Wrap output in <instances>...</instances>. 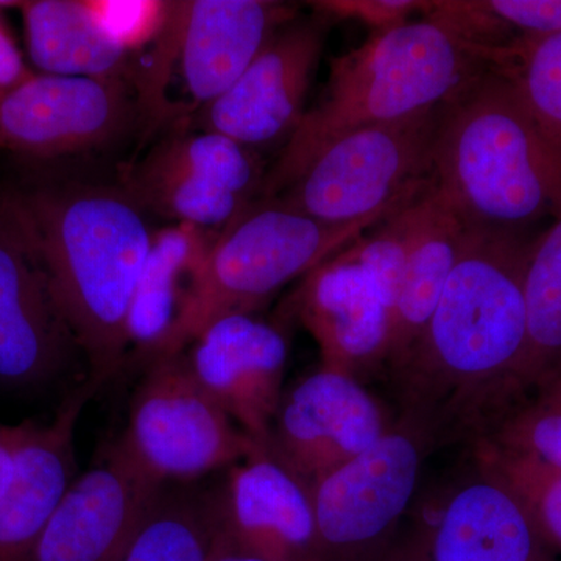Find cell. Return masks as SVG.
<instances>
[{
  "label": "cell",
  "mask_w": 561,
  "mask_h": 561,
  "mask_svg": "<svg viewBox=\"0 0 561 561\" xmlns=\"http://www.w3.org/2000/svg\"><path fill=\"white\" fill-rule=\"evenodd\" d=\"M530 249L516 232L468 228L430 323L393 375L402 412L430 423L442 440H476L515 398Z\"/></svg>",
  "instance_id": "6da1fadb"
},
{
  "label": "cell",
  "mask_w": 561,
  "mask_h": 561,
  "mask_svg": "<svg viewBox=\"0 0 561 561\" xmlns=\"http://www.w3.org/2000/svg\"><path fill=\"white\" fill-rule=\"evenodd\" d=\"M58 308L102 386L128 357L127 321L151 236L121 187L44 184L10 192Z\"/></svg>",
  "instance_id": "7a4b0ae2"
},
{
  "label": "cell",
  "mask_w": 561,
  "mask_h": 561,
  "mask_svg": "<svg viewBox=\"0 0 561 561\" xmlns=\"http://www.w3.org/2000/svg\"><path fill=\"white\" fill-rule=\"evenodd\" d=\"M489 68L482 50L430 18L371 33L359 49L331 61L327 90L287 139L257 202L278 197L334 140L438 108Z\"/></svg>",
  "instance_id": "3957f363"
},
{
  "label": "cell",
  "mask_w": 561,
  "mask_h": 561,
  "mask_svg": "<svg viewBox=\"0 0 561 561\" xmlns=\"http://www.w3.org/2000/svg\"><path fill=\"white\" fill-rule=\"evenodd\" d=\"M432 181L474 230L515 232L561 217V153L494 68L443 105Z\"/></svg>",
  "instance_id": "277c9868"
},
{
  "label": "cell",
  "mask_w": 561,
  "mask_h": 561,
  "mask_svg": "<svg viewBox=\"0 0 561 561\" xmlns=\"http://www.w3.org/2000/svg\"><path fill=\"white\" fill-rule=\"evenodd\" d=\"M442 108L342 136L273 201L323 224L386 220L431 183Z\"/></svg>",
  "instance_id": "5b68a950"
},
{
  "label": "cell",
  "mask_w": 561,
  "mask_h": 561,
  "mask_svg": "<svg viewBox=\"0 0 561 561\" xmlns=\"http://www.w3.org/2000/svg\"><path fill=\"white\" fill-rule=\"evenodd\" d=\"M378 224H323L275 201L254 203L220 232L210 250L184 351L214 320L253 313L287 283L348 249L362 231Z\"/></svg>",
  "instance_id": "8992f818"
},
{
  "label": "cell",
  "mask_w": 561,
  "mask_h": 561,
  "mask_svg": "<svg viewBox=\"0 0 561 561\" xmlns=\"http://www.w3.org/2000/svg\"><path fill=\"white\" fill-rule=\"evenodd\" d=\"M440 435L402 412L367 451L311 486L320 561H381L400 540L424 460Z\"/></svg>",
  "instance_id": "52a82bcc"
},
{
  "label": "cell",
  "mask_w": 561,
  "mask_h": 561,
  "mask_svg": "<svg viewBox=\"0 0 561 561\" xmlns=\"http://www.w3.org/2000/svg\"><path fill=\"white\" fill-rule=\"evenodd\" d=\"M297 9L268 0H180L171 3L168 24L149 60L136 65L139 110L161 117L173 62L191 99L205 108L230 90L262 47L295 20Z\"/></svg>",
  "instance_id": "ba28073f"
},
{
  "label": "cell",
  "mask_w": 561,
  "mask_h": 561,
  "mask_svg": "<svg viewBox=\"0 0 561 561\" xmlns=\"http://www.w3.org/2000/svg\"><path fill=\"white\" fill-rule=\"evenodd\" d=\"M119 440L165 485L231 468L260 448L203 389L184 353L146 365Z\"/></svg>",
  "instance_id": "9c48e42d"
},
{
  "label": "cell",
  "mask_w": 561,
  "mask_h": 561,
  "mask_svg": "<svg viewBox=\"0 0 561 561\" xmlns=\"http://www.w3.org/2000/svg\"><path fill=\"white\" fill-rule=\"evenodd\" d=\"M254 150L216 131L181 133L125 169L121 190L144 213L224 231L261 195Z\"/></svg>",
  "instance_id": "30bf717a"
},
{
  "label": "cell",
  "mask_w": 561,
  "mask_h": 561,
  "mask_svg": "<svg viewBox=\"0 0 561 561\" xmlns=\"http://www.w3.org/2000/svg\"><path fill=\"white\" fill-rule=\"evenodd\" d=\"M81 353L11 194L0 197V386L36 390Z\"/></svg>",
  "instance_id": "8fae6325"
},
{
  "label": "cell",
  "mask_w": 561,
  "mask_h": 561,
  "mask_svg": "<svg viewBox=\"0 0 561 561\" xmlns=\"http://www.w3.org/2000/svg\"><path fill=\"white\" fill-rule=\"evenodd\" d=\"M390 426L364 382L321 365L284 389L262 449L311 490L367 451Z\"/></svg>",
  "instance_id": "7c38bea8"
},
{
  "label": "cell",
  "mask_w": 561,
  "mask_h": 561,
  "mask_svg": "<svg viewBox=\"0 0 561 561\" xmlns=\"http://www.w3.org/2000/svg\"><path fill=\"white\" fill-rule=\"evenodd\" d=\"M128 81L33 73L0 95V149L55 160L101 149L139 110Z\"/></svg>",
  "instance_id": "4fadbf2b"
},
{
  "label": "cell",
  "mask_w": 561,
  "mask_h": 561,
  "mask_svg": "<svg viewBox=\"0 0 561 561\" xmlns=\"http://www.w3.org/2000/svg\"><path fill=\"white\" fill-rule=\"evenodd\" d=\"M165 483L151 478L121 440L70 483L32 561H121Z\"/></svg>",
  "instance_id": "5bb4252c"
},
{
  "label": "cell",
  "mask_w": 561,
  "mask_h": 561,
  "mask_svg": "<svg viewBox=\"0 0 561 561\" xmlns=\"http://www.w3.org/2000/svg\"><path fill=\"white\" fill-rule=\"evenodd\" d=\"M328 21L294 20L279 28L230 90L203 108V130L220 133L251 150L289 139L306 114Z\"/></svg>",
  "instance_id": "9a60e30c"
},
{
  "label": "cell",
  "mask_w": 561,
  "mask_h": 561,
  "mask_svg": "<svg viewBox=\"0 0 561 561\" xmlns=\"http://www.w3.org/2000/svg\"><path fill=\"white\" fill-rule=\"evenodd\" d=\"M187 348L195 379L264 448L286 389L289 345L283 332L251 313H231L203 328Z\"/></svg>",
  "instance_id": "2e32d148"
},
{
  "label": "cell",
  "mask_w": 561,
  "mask_h": 561,
  "mask_svg": "<svg viewBox=\"0 0 561 561\" xmlns=\"http://www.w3.org/2000/svg\"><path fill=\"white\" fill-rule=\"evenodd\" d=\"M101 387L88 378L49 423L5 426L14 470L0 496V561H32L41 535L77 478V423Z\"/></svg>",
  "instance_id": "e0dca14e"
},
{
  "label": "cell",
  "mask_w": 561,
  "mask_h": 561,
  "mask_svg": "<svg viewBox=\"0 0 561 561\" xmlns=\"http://www.w3.org/2000/svg\"><path fill=\"white\" fill-rule=\"evenodd\" d=\"M294 309L319 345L324 367L360 382L387 368L389 305L370 276L342 251L305 276Z\"/></svg>",
  "instance_id": "ac0fdd59"
},
{
  "label": "cell",
  "mask_w": 561,
  "mask_h": 561,
  "mask_svg": "<svg viewBox=\"0 0 561 561\" xmlns=\"http://www.w3.org/2000/svg\"><path fill=\"white\" fill-rule=\"evenodd\" d=\"M217 494L220 530L264 561H320L311 490L257 448L228 468Z\"/></svg>",
  "instance_id": "d6986e66"
},
{
  "label": "cell",
  "mask_w": 561,
  "mask_h": 561,
  "mask_svg": "<svg viewBox=\"0 0 561 561\" xmlns=\"http://www.w3.org/2000/svg\"><path fill=\"white\" fill-rule=\"evenodd\" d=\"M220 232L173 224L151 236L127 321L128 354L133 351L144 367L184 353V334Z\"/></svg>",
  "instance_id": "ffe728a7"
},
{
  "label": "cell",
  "mask_w": 561,
  "mask_h": 561,
  "mask_svg": "<svg viewBox=\"0 0 561 561\" xmlns=\"http://www.w3.org/2000/svg\"><path fill=\"white\" fill-rule=\"evenodd\" d=\"M427 556L430 561L556 560L522 502L479 457L427 537Z\"/></svg>",
  "instance_id": "44dd1931"
},
{
  "label": "cell",
  "mask_w": 561,
  "mask_h": 561,
  "mask_svg": "<svg viewBox=\"0 0 561 561\" xmlns=\"http://www.w3.org/2000/svg\"><path fill=\"white\" fill-rule=\"evenodd\" d=\"M409 225L408 264L391 312L389 360L393 376L430 323L454 265L459 260L468 227L431 181L405 206Z\"/></svg>",
  "instance_id": "7402d4cb"
},
{
  "label": "cell",
  "mask_w": 561,
  "mask_h": 561,
  "mask_svg": "<svg viewBox=\"0 0 561 561\" xmlns=\"http://www.w3.org/2000/svg\"><path fill=\"white\" fill-rule=\"evenodd\" d=\"M20 9L28 54L44 73L121 79L133 87V57L99 32L84 0H31Z\"/></svg>",
  "instance_id": "603a6c76"
},
{
  "label": "cell",
  "mask_w": 561,
  "mask_h": 561,
  "mask_svg": "<svg viewBox=\"0 0 561 561\" xmlns=\"http://www.w3.org/2000/svg\"><path fill=\"white\" fill-rule=\"evenodd\" d=\"M524 301L527 341L513 401L561 371V217L531 243Z\"/></svg>",
  "instance_id": "cb8c5ba5"
},
{
  "label": "cell",
  "mask_w": 561,
  "mask_h": 561,
  "mask_svg": "<svg viewBox=\"0 0 561 561\" xmlns=\"http://www.w3.org/2000/svg\"><path fill=\"white\" fill-rule=\"evenodd\" d=\"M217 526L216 496L161 491L121 561H210Z\"/></svg>",
  "instance_id": "d4e9b609"
},
{
  "label": "cell",
  "mask_w": 561,
  "mask_h": 561,
  "mask_svg": "<svg viewBox=\"0 0 561 561\" xmlns=\"http://www.w3.org/2000/svg\"><path fill=\"white\" fill-rule=\"evenodd\" d=\"M491 68L512 81L538 130L561 153V33L518 36L494 55Z\"/></svg>",
  "instance_id": "484cf974"
},
{
  "label": "cell",
  "mask_w": 561,
  "mask_h": 561,
  "mask_svg": "<svg viewBox=\"0 0 561 561\" xmlns=\"http://www.w3.org/2000/svg\"><path fill=\"white\" fill-rule=\"evenodd\" d=\"M474 443L561 472V371L508 405Z\"/></svg>",
  "instance_id": "4316f807"
},
{
  "label": "cell",
  "mask_w": 561,
  "mask_h": 561,
  "mask_svg": "<svg viewBox=\"0 0 561 561\" xmlns=\"http://www.w3.org/2000/svg\"><path fill=\"white\" fill-rule=\"evenodd\" d=\"M474 456L485 461L522 502L551 551L561 552V472L541 461L474 443Z\"/></svg>",
  "instance_id": "83f0119b"
},
{
  "label": "cell",
  "mask_w": 561,
  "mask_h": 561,
  "mask_svg": "<svg viewBox=\"0 0 561 561\" xmlns=\"http://www.w3.org/2000/svg\"><path fill=\"white\" fill-rule=\"evenodd\" d=\"M99 32L124 54L135 57L157 43L168 24L165 0H84Z\"/></svg>",
  "instance_id": "f1b7e54d"
},
{
  "label": "cell",
  "mask_w": 561,
  "mask_h": 561,
  "mask_svg": "<svg viewBox=\"0 0 561 561\" xmlns=\"http://www.w3.org/2000/svg\"><path fill=\"white\" fill-rule=\"evenodd\" d=\"M408 203L390 214L382 221V227L370 238L362 239L342 251L346 260L356 262L362 271L370 276L391 312L400 294L402 276L408 264L409 225L408 214H405Z\"/></svg>",
  "instance_id": "f546056e"
},
{
  "label": "cell",
  "mask_w": 561,
  "mask_h": 561,
  "mask_svg": "<svg viewBox=\"0 0 561 561\" xmlns=\"http://www.w3.org/2000/svg\"><path fill=\"white\" fill-rule=\"evenodd\" d=\"M313 10L327 20L364 22L371 33L393 31L408 24L415 13H426L430 2L415 0H321L311 2Z\"/></svg>",
  "instance_id": "4dcf8cb0"
},
{
  "label": "cell",
  "mask_w": 561,
  "mask_h": 561,
  "mask_svg": "<svg viewBox=\"0 0 561 561\" xmlns=\"http://www.w3.org/2000/svg\"><path fill=\"white\" fill-rule=\"evenodd\" d=\"M486 9L523 38L561 33V0H483Z\"/></svg>",
  "instance_id": "1f68e13d"
},
{
  "label": "cell",
  "mask_w": 561,
  "mask_h": 561,
  "mask_svg": "<svg viewBox=\"0 0 561 561\" xmlns=\"http://www.w3.org/2000/svg\"><path fill=\"white\" fill-rule=\"evenodd\" d=\"M22 58L13 36L0 20V95L5 94L33 76Z\"/></svg>",
  "instance_id": "d6a6232c"
},
{
  "label": "cell",
  "mask_w": 561,
  "mask_h": 561,
  "mask_svg": "<svg viewBox=\"0 0 561 561\" xmlns=\"http://www.w3.org/2000/svg\"><path fill=\"white\" fill-rule=\"evenodd\" d=\"M381 561H430L427 538H400Z\"/></svg>",
  "instance_id": "836d02e7"
},
{
  "label": "cell",
  "mask_w": 561,
  "mask_h": 561,
  "mask_svg": "<svg viewBox=\"0 0 561 561\" xmlns=\"http://www.w3.org/2000/svg\"><path fill=\"white\" fill-rule=\"evenodd\" d=\"M210 561H264L251 553L243 552L234 542L228 540L227 535L220 530L217 518L216 535H214L213 557Z\"/></svg>",
  "instance_id": "e575fe53"
},
{
  "label": "cell",
  "mask_w": 561,
  "mask_h": 561,
  "mask_svg": "<svg viewBox=\"0 0 561 561\" xmlns=\"http://www.w3.org/2000/svg\"><path fill=\"white\" fill-rule=\"evenodd\" d=\"M14 460L13 451L9 435H7V427L0 426V496L9 489L11 476H13Z\"/></svg>",
  "instance_id": "d590c367"
},
{
  "label": "cell",
  "mask_w": 561,
  "mask_h": 561,
  "mask_svg": "<svg viewBox=\"0 0 561 561\" xmlns=\"http://www.w3.org/2000/svg\"><path fill=\"white\" fill-rule=\"evenodd\" d=\"M553 561H559V560H557V559H556V560H553Z\"/></svg>",
  "instance_id": "8d00e7d4"
}]
</instances>
